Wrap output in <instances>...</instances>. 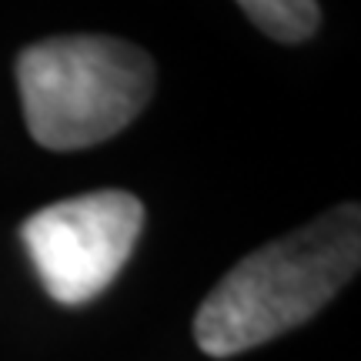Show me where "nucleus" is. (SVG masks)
I'll return each instance as SVG.
<instances>
[{
	"instance_id": "1",
	"label": "nucleus",
	"mask_w": 361,
	"mask_h": 361,
	"mask_svg": "<svg viewBox=\"0 0 361 361\" xmlns=\"http://www.w3.org/2000/svg\"><path fill=\"white\" fill-rule=\"evenodd\" d=\"M361 264V211L341 204L241 258L194 314V341L234 358L311 322Z\"/></svg>"
},
{
	"instance_id": "2",
	"label": "nucleus",
	"mask_w": 361,
	"mask_h": 361,
	"mask_svg": "<svg viewBox=\"0 0 361 361\" xmlns=\"http://www.w3.org/2000/svg\"><path fill=\"white\" fill-rule=\"evenodd\" d=\"M17 90L30 137L47 151H84L117 137L157 84L151 54L111 34H64L17 54Z\"/></svg>"
},
{
	"instance_id": "3",
	"label": "nucleus",
	"mask_w": 361,
	"mask_h": 361,
	"mask_svg": "<svg viewBox=\"0 0 361 361\" xmlns=\"http://www.w3.org/2000/svg\"><path fill=\"white\" fill-rule=\"evenodd\" d=\"M141 228V201L107 188L34 211L20 238L47 295L61 305H87L128 264Z\"/></svg>"
},
{
	"instance_id": "4",
	"label": "nucleus",
	"mask_w": 361,
	"mask_h": 361,
	"mask_svg": "<svg viewBox=\"0 0 361 361\" xmlns=\"http://www.w3.org/2000/svg\"><path fill=\"white\" fill-rule=\"evenodd\" d=\"M247 20L258 27L261 34L281 44H301L314 37L322 24V7L318 0H234Z\"/></svg>"
}]
</instances>
